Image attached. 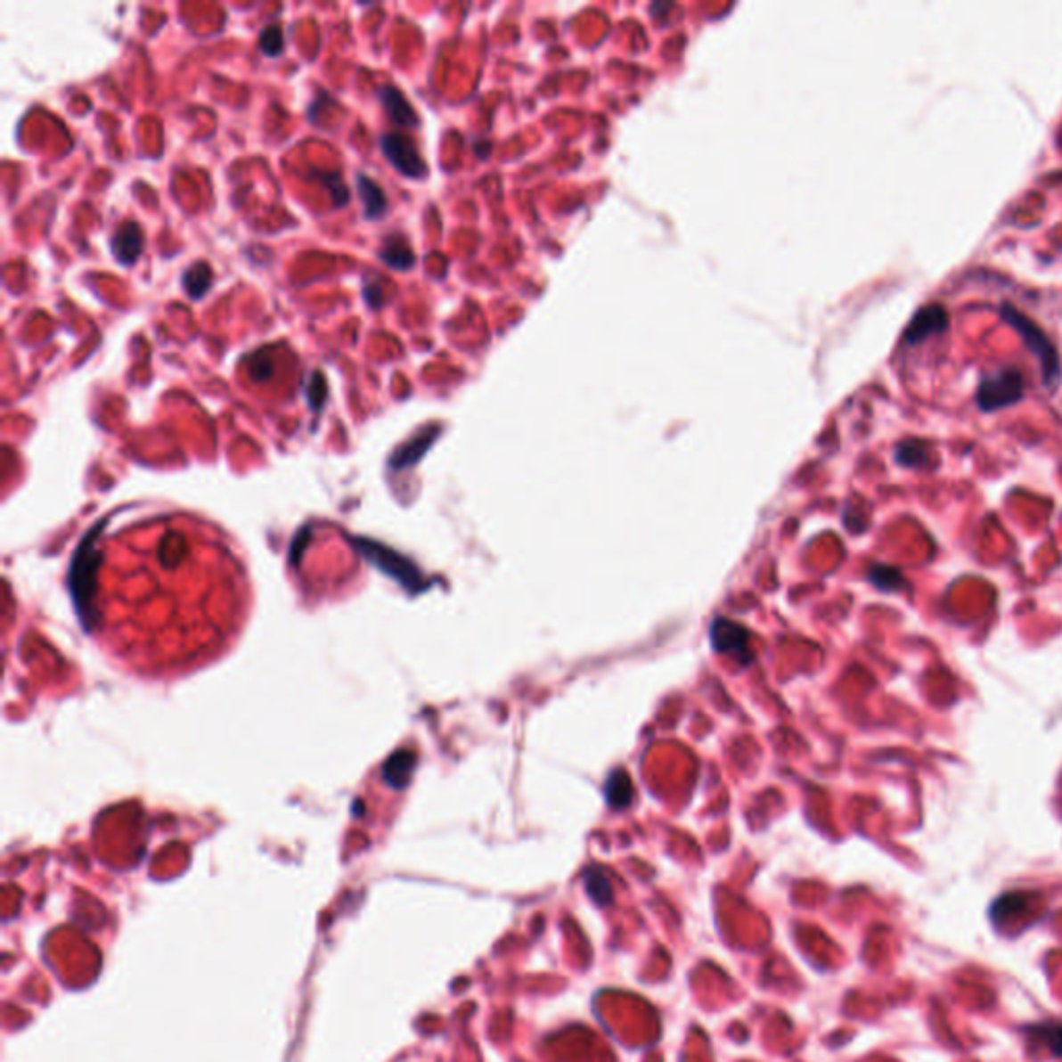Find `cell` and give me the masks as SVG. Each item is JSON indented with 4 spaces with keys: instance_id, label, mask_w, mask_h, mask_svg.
I'll return each instance as SVG.
<instances>
[{
    "instance_id": "8fae6325",
    "label": "cell",
    "mask_w": 1062,
    "mask_h": 1062,
    "mask_svg": "<svg viewBox=\"0 0 1062 1062\" xmlns=\"http://www.w3.org/2000/svg\"><path fill=\"white\" fill-rule=\"evenodd\" d=\"M183 289L192 299H204L212 289V268L206 262H195L183 272Z\"/></svg>"
},
{
    "instance_id": "e0dca14e",
    "label": "cell",
    "mask_w": 1062,
    "mask_h": 1062,
    "mask_svg": "<svg viewBox=\"0 0 1062 1062\" xmlns=\"http://www.w3.org/2000/svg\"><path fill=\"white\" fill-rule=\"evenodd\" d=\"M249 376L254 382H268L274 376V364L266 351H257L249 357Z\"/></svg>"
},
{
    "instance_id": "7a4b0ae2",
    "label": "cell",
    "mask_w": 1062,
    "mask_h": 1062,
    "mask_svg": "<svg viewBox=\"0 0 1062 1062\" xmlns=\"http://www.w3.org/2000/svg\"><path fill=\"white\" fill-rule=\"evenodd\" d=\"M1023 396V374L1017 368H1002L985 376L977 388L982 411H996L1019 403Z\"/></svg>"
},
{
    "instance_id": "277c9868",
    "label": "cell",
    "mask_w": 1062,
    "mask_h": 1062,
    "mask_svg": "<svg viewBox=\"0 0 1062 1062\" xmlns=\"http://www.w3.org/2000/svg\"><path fill=\"white\" fill-rule=\"evenodd\" d=\"M380 145L384 156L401 175L409 176V179H423L428 175L426 162L409 137L401 135V133H388L380 139Z\"/></svg>"
},
{
    "instance_id": "d6986e66",
    "label": "cell",
    "mask_w": 1062,
    "mask_h": 1062,
    "mask_svg": "<svg viewBox=\"0 0 1062 1062\" xmlns=\"http://www.w3.org/2000/svg\"><path fill=\"white\" fill-rule=\"evenodd\" d=\"M326 396H328V387H326V378L322 372H314L312 378H309V384H307V401H309V407L314 411H320L324 407L326 403Z\"/></svg>"
},
{
    "instance_id": "9a60e30c",
    "label": "cell",
    "mask_w": 1062,
    "mask_h": 1062,
    "mask_svg": "<svg viewBox=\"0 0 1062 1062\" xmlns=\"http://www.w3.org/2000/svg\"><path fill=\"white\" fill-rule=\"evenodd\" d=\"M868 577L882 592H899L905 585V577L899 568L888 565H874L870 568Z\"/></svg>"
},
{
    "instance_id": "5b68a950",
    "label": "cell",
    "mask_w": 1062,
    "mask_h": 1062,
    "mask_svg": "<svg viewBox=\"0 0 1062 1062\" xmlns=\"http://www.w3.org/2000/svg\"><path fill=\"white\" fill-rule=\"evenodd\" d=\"M946 328L948 314L944 312V307L927 306L913 315V320L909 322V326L905 328V337L903 339H905V343L909 345H918L924 343L926 339L934 337V334L946 332Z\"/></svg>"
},
{
    "instance_id": "52a82bcc",
    "label": "cell",
    "mask_w": 1062,
    "mask_h": 1062,
    "mask_svg": "<svg viewBox=\"0 0 1062 1062\" xmlns=\"http://www.w3.org/2000/svg\"><path fill=\"white\" fill-rule=\"evenodd\" d=\"M378 98H380V104L387 110L390 121L396 123L398 127H415L417 115L413 106L403 96V92H398L395 86H382L378 90Z\"/></svg>"
},
{
    "instance_id": "2e32d148",
    "label": "cell",
    "mask_w": 1062,
    "mask_h": 1062,
    "mask_svg": "<svg viewBox=\"0 0 1062 1062\" xmlns=\"http://www.w3.org/2000/svg\"><path fill=\"white\" fill-rule=\"evenodd\" d=\"M436 434H438V432H436V429H428V432L420 434L415 440H411L407 446L401 448V451L396 453V459H395L396 467L398 465L403 467V465H407V463H413V461L420 459L421 454L426 453V448L434 442Z\"/></svg>"
},
{
    "instance_id": "7c38bea8",
    "label": "cell",
    "mask_w": 1062,
    "mask_h": 1062,
    "mask_svg": "<svg viewBox=\"0 0 1062 1062\" xmlns=\"http://www.w3.org/2000/svg\"><path fill=\"white\" fill-rule=\"evenodd\" d=\"M585 890L587 895L592 896V901L596 903L600 907H606L612 903V896H615V890H612V884L609 880V876L604 874L600 868H592L585 871Z\"/></svg>"
},
{
    "instance_id": "ffe728a7",
    "label": "cell",
    "mask_w": 1062,
    "mask_h": 1062,
    "mask_svg": "<svg viewBox=\"0 0 1062 1062\" xmlns=\"http://www.w3.org/2000/svg\"><path fill=\"white\" fill-rule=\"evenodd\" d=\"M364 297H365V301H368V306H370L372 309L380 307L382 303H384L382 289H380V284H376V282H365V287H364Z\"/></svg>"
},
{
    "instance_id": "4fadbf2b",
    "label": "cell",
    "mask_w": 1062,
    "mask_h": 1062,
    "mask_svg": "<svg viewBox=\"0 0 1062 1062\" xmlns=\"http://www.w3.org/2000/svg\"><path fill=\"white\" fill-rule=\"evenodd\" d=\"M895 459H896V463L903 465V467H913V470H919V467H926L927 461H929L927 445H926V442H921V440L901 442V445L896 446Z\"/></svg>"
},
{
    "instance_id": "ba28073f",
    "label": "cell",
    "mask_w": 1062,
    "mask_h": 1062,
    "mask_svg": "<svg viewBox=\"0 0 1062 1062\" xmlns=\"http://www.w3.org/2000/svg\"><path fill=\"white\" fill-rule=\"evenodd\" d=\"M604 796L610 809H627L635 799V787L627 770H615L604 785Z\"/></svg>"
},
{
    "instance_id": "9c48e42d",
    "label": "cell",
    "mask_w": 1062,
    "mask_h": 1062,
    "mask_svg": "<svg viewBox=\"0 0 1062 1062\" xmlns=\"http://www.w3.org/2000/svg\"><path fill=\"white\" fill-rule=\"evenodd\" d=\"M357 192H359V198H362V201H364L365 216H368L370 220H378L387 214V208H388L387 193L382 192V187L378 185L374 179H370L368 175L359 173L357 175Z\"/></svg>"
},
{
    "instance_id": "8992f818",
    "label": "cell",
    "mask_w": 1062,
    "mask_h": 1062,
    "mask_svg": "<svg viewBox=\"0 0 1062 1062\" xmlns=\"http://www.w3.org/2000/svg\"><path fill=\"white\" fill-rule=\"evenodd\" d=\"M110 249L118 264H123V266L135 264L143 249L142 226H139L137 223H133V220H127V223L118 225V229L115 231V235H112V239H110Z\"/></svg>"
},
{
    "instance_id": "30bf717a",
    "label": "cell",
    "mask_w": 1062,
    "mask_h": 1062,
    "mask_svg": "<svg viewBox=\"0 0 1062 1062\" xmlns=\"http://www.w3.org/2000/svg\"><path fill=\"white\" fill-rule=\"evenodd\" d=\"M380 260L393 270H409L415 264V256L403 237L390 235L382 243Z\"/></svg>"
},
{
    "instance_id": "ac0fdd59",
    "label": "cell",
    "mask_w": 1062,
    "mask_h": 1062,
    "mask_svg": "<svg viewBox=\"0 0 1062 1062\" xmlns=\"http://www.w3.org/2000/svg\"><path fill=\"white\" fill-rule=\"evenodd\" d=\"M284 48V37H282V29L278 28V25H270V28H266L262 34H260V50L270 56V59H276L278 54L282 53Z\"/></svg>"
},
{
    "instance_id": "3957f363",
    "label": "cell",
    "mask_w": 1062,
    "mask_h": 1062,
    "mask_svg": "<svg viewBox=\"0 0 1062 1062\" xmlns=\"http://www.w3.org/2000/svg\"><path fill=\"white\" fill-rule=\"evenodd\" d=\"M710 643L714 652L723 656H732L743 666L754 662V652H751V633L747 627L741 623L731 621V618H714L710 627Z\"/></svg>"
},
{
    "instance_id": "5bb4252c",
    "label": "cell",
    "mask_w": 1062,
    "mask_h": 1062,
    "mask_svg": "<svg viewBox=\"0 0 1062 1062\" xmlns=\"http://www.w3.org/2000/svg\"><path fill=\"white\" fill-rule=\"evenodd\" d=\"M1029 1033L1033 1035L1035 1042L1048 1048L1052 1057L1062 1058V1023H1040V1025L1029 1027Z\"/></svg>"
},
{
    "instance_id": "6da1fadb",
    "label": "cell",
    "mask_w": 1062,
    "mask_h": 1062,
    "mask_svg": "<svg viewBox=\"0 0 1062 1062\" xmlns=\"http://www.w3.org/2000/svg\"><path fill=\"white\" fill-rule=\"evenodd\" d=\"M1001 318L1007 322L1009 326H1013L1017 332H1019V337L1023 339V343L1027 345V349L1033 353L1035 357H1038L1040 362V368H1042V382H1044V387L1048 388H1054L1057 384L1060 382V376H1062V368H1060V357H1058V351L1057 347L1052 345V340L1046 337L1044 331L1027 318V315H1023L1019 309L1009 306V303H1002L1001 306Z\"/></svg>"
}]
</instances>
